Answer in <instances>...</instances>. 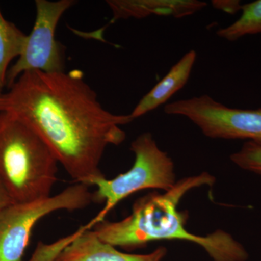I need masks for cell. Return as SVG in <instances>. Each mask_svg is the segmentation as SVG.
<instances>
[{"label": "cell", "instance_id": "1", "mask_svg": "<svg viewBox=\"0 0 261 261\" xmlns=\"http://www.w3.org/2000/svg\"><path fill=\"white\" fill-rule=\"evenodd\" d=\"M0 109L32 128L70 177L88 187L105 176L99 165L108 146L124 142L121 126L135 120L105 109L79 70L25 72L3 94Z\"/></svg>", "mask_w": 261, "mask_h": 261}, {"label": "cell", "instance_id": "2", "mask_svg": "<svg viewBox=\"0 0 261 261\" xmlns=\"http://www.w3.org/2000/svg\"><path fill=\"white\" fill-rule=\"evenodd\" d=\"M216 178L207 172L183 178L167 192H151L138 199L132 214L121 221H106L92 228L99 240L127 251L161 240H181L202 247L213 261H246L248 252L224 230L200 236L186 228L187 213L178 210L186 194L202 186H213Z\"/></svg>", "mask_w": 261, "mask_h": 261}, {"label": "cell", "instance_id": "3", "mask_svg": "<svg viewBox=\"0 0 261 261\" xmlns=\"http://www.w3.org/2000/svg\"><path fill=\"white\" fill-rule=\"evenodd\" d=\"M58 159L49 146L15 117L0 113V181L13 203L50 197Z\"/></svg>", "mask_w": 261, "mask_h": 261}, {"label": "cell", "instance_id": "4", "mask_svg": "<svg viewBox=\"0 0 261 261\" xmlns=\"http://www.w3.org/2000/svg\"><path fill=\"white\" fill-rule=\"evenodd\" d=\"M130 149L135 159L128 171L111 179L101 176L91 184L96 187L92 192V201L105 202V205L94 219L83 226L84 229H92L102 222L119 202L136 192L145 190L167 192L176 185L174 163L167 152L160 148L150 132L138 136L130 144Z\"/></svg>", "mask_w": 261, "mask_h": 261}, {"label": "cell", "instance_id": "5", "mask_svg": "<svg viewBox=\"0 0 261 261\" xmlns=\"http://www.w3.org/2000/svg\"><path fill=\"white\" fill-rule=\"evenodd\" d=\"M89 187L77 183L43 200L13 203L0 210V261H23L33 229L56 211L85 208L92 203Z\"/></svg>", "mask_w": 261, "mask_h": 261}, {"label": "cell", "instance_id": "6", "mask_svg": "<svg viewBox=\"0 0 261 261\" xmlns=\"http://www.w3.org/2000/svg\"><path fill=\"white\" fill-rule=\"evenodd\" d=\"M164 112L169 116L185 117L209 138L248 140L261 145V108H230L202 94L168 103Z\"/></svg>", "mask_w": 261, "mask_h": 261}, {"label": "cell", "instance_id": "7", "mask_svg": "<svg viewBox=\"0 0 261 261\" xmlns=\"http://www.w3.org/2000/svg\"><path fill=\"white\" fill-rule=\"evenodd\" d=\"M73 0H37V15L32 32L18 61L8 70L7 84L10 87L23 73L64 71V60L61 45L56 39V31L65 11L75 4Z\"/></svg>", "mask_w": 261, "mask_h": 261}, {"label": "cell", "instance_id": "8", "mask_svg": "<svg viewBox=\"0 0 261 261\" xmlns=\"http://www.w3.org/2000/svg\"><path fill=\"white\" fill-rule=\"evenodd\" d=\"M55 261H163L168 253L161 246L147 254H132L102 242L92 229L80 228L73 234L49 245Z\"/></svg>", "mask_w": 261, "mask_h": 261}, {"label": "cell", "instance_id": "9", "mask_svg": "<svg viewBox=\"0 0 261 261\" xmlns=\"http://www.w3.org/2000/svg\"><path fill=\"white\" fill-rule=\"evenodd\" d=\"M107 3L112 10L111 23L120 19L144 18L152 15L181 18L207 6L205 2L197 0H110Z\"/></svg>", "mask_w": 261, "mask_h": 261}, {"label": "cell", "instance_id": "10", "mask_svg": "<svg viewBox=\"0 0 261 261\" xmlns=\"http://www.w3.org/2000/svg\"><path fill=\"white\" fill-rule=\"evenodd\" d=\"M196 59L197 53L194 49L184 55L167 74L140 99L130 114L132 118L136 119L154 111L181 90L190 80Z\"/></svg>", "mask_w": 261, "mask_h": 261}, {"label": "cell", "instance_id": "11", "mask_svg": "<svg viewBox=\"0 0 261 261\" xmlns=\"http://www.w3.org/2000/svg\"><path fill=\"white\" fill-rule=\"evenodd\" d=\"M27 36L3 17L0 10V90L7 84L10 63L23 51Z\"/></svg>", "mask_w": 261, "mask_h": 261}, {"label": "cell", "instance_id": "12", "mask_svg": "<svg viewBox=\"0 0 261 261\" xmlns=\"http://www.w3.org/2000/svg\"><path fill=\"white\" fill-rule=\"evenodd\" d=\"M240 18L216 32L218 37L234 42L247 35L261 34V0L242 5Z\"/></svg>", "mask_w": 261, "mask_h": 261}, {"label": "cell", "instance_id": "13", "mask_svg": "<svg viewBox=\"0 0 261 261\" xmlns=\"http://www.w3.org/2000/svg\"><path fill=\"white\" fill-rule=\"evenodd\" d=\"M230 159L238 167L261 175L260 145L245 142L238 152L231 154Z\"/></svg>", "mask_w": 261, "mask_h": 261}, {"label": "cell", "instance_id": "14", "mask_svg": "<svg viewBox=\"0 0 261 261\" xmlns=\"http://www.w3.org/2000/svg\"><path fill=\"white\" fill-rule=\"evenodd\" d=\"M212 5L216 9L224 10L229 14H233L241 9L240 1H213Z\"/></svg>", "mask_w": 261, "mask_h": 261}, {"label": "cell", "instance_id": "15", "mask_svg": "<svg viewBox=\"0 0 261 261\" xmlns=\"http://www.w3.org/2000/svg\"><path fill=\"white\" fill-rule=\"evenodd\" d=\"M13 203V201L10 198L1 181H0V210Z\"/></svg>", "mask_w": 261, "mask_h": 261}, {"label": "cell", "instance_id": "16", "mask_svg": "<svg viewBox=\"0 0 261 261\" xmlns=\"http://www.w3.org/2000/svg\"><path fill=\"white\" fill-rule=\"evenodd\" d=\"M3 91L0 90V103H1L2 96H3ZM0 113H1V109H0Z\"/></svg>", "mask_w": 261, "mask_h": 261}]
</instances>
